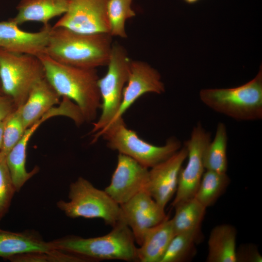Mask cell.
I'll use <instances>...</instances> for the list:
<instances>
[{
	"label": "cell",
	"instance_id": "cell-1",
	"mask_svg": "<svg viewBox=\"0 0 262 262\" xmlns=\"http://www.w3.org/2000/svg\"><path fill=\"white\" fill-rule=\"evenodd\" d=\"M38 58L43 65L45 78L59 96L73 101L85 121L94 120L101 107L96 68L64 64L46 54Z\"/></svg>",
	"mask_w": 262,
	"mask_h": 262
},
{
	"label": "cell",
	"instance_id": "cell-2",
	"mask_svg": "<svg viewBox=\"0 0 262 262\" xmlns=\"http://www.w3.org/2000/svg\"><path fill=\"white\" fill-rule=\"evenodd\" d=\"M112 37L107 33H82L52 27L45 54L64 64L96 68L107 65Z\"/></svg>",
	"mask_w": 262,
	"mask_h": 262
},
{
	"label": "cell",
	"instance_id": "cell-3",
	"mask_svg": "<svg viewBox=\"0 0 262 262\" xmlns=\"http://www.w3.org/2000/svg\"><path fill=\"white\" fill-rule=\"evenodd\" d=\"M56 249L86 260L137 261L135 240L130 228L121 223L106 235L84 238L68 236L51 241Z\"/></svg>",
	"mask_w": 262,
	"mask_h": 262
},
{
	"label": "cell",
	"instance_id": "cell-4",
	"mask_svg": "<svg viewBox=\"0 0 262 262\" xmlns=\"http://www.w3.org/2000/svg\"><path fill=\"white\" fill-rule=\"evenodd\" d=\"M202 102L212 110L237 121L262 118V68L252 80L229 88H209L199 92Z\"/></svg>",
	"mask_w": 262,
	"mask_h": 262
},
{
	"label": "cell",
	"instance_id": "cell-5",
	"mask_svg": "<svg viewBox=\"0 0 262 262\" xmlns=\"http://www.w3.org/2000/svg\"><path fill=\"white\" fill-rule=\"evenodd\" d=\"M101 136L107 141L109 148L130 157L147 168L166 160L181 147L180 141L174 137L168 139L162 146L145 141L127 127L122 117L96 132L92 142Z\"/></svg>",
	"mask_w": 262,
	"mask_h": 262
},
{
	"label": "cell",
	"instance_id": "cell-6",
	"mask_svg": "<svg viewBox=\"0 0 262 262\" xmlns=\"http://www.w3.org/2000/svg\"><path fill=\"white\" fill-rule=\"evenodd\" d=\"M68 199L56 204L68 217L100 218L112 228L124 223L120 205L104 190L98 189L82 177L70 184Z\"/></svg>",
	"mask_w": 262,
	"mask_h": 262
},
{
	"label": "cell",
	"instance_id": "cell-7",
	"mask_svg": "<svg viewBox=\"0 0 262 262\" xmlns=\"http://www.w3.org/2000/svg\"><path fill=\"white\" fill-rule=\"evenodd\" d=\"M44 78L45 69L38 57L0 48L2 92L13 99L17 108L24 104L34 85Z\"/></svg>",
	"mask_w": 262,
	"mask_h": 262
},
{
	"label": "cell",
	"instance_id": "cell-8",
	"mask_svg": "<svg viewBox=\"0 0 262 262\" xmlns=\"http://www.w3.org/2000/svg\"><path fill=\"white\" fill-rule=\"evenodd\" d=\"M131 61L122 46L113 43L107 72L98 80L101 113L98 119L93 123L91 133H95L107 127L117 114L128 79Z\"/></svg>",
	"mask_w": 262,
	"mask_h": 262
},
{
	"label": "cell",
	"instance_id": "cell-9",
	"mask_svg": "<svg viewBox=\"0 0 262 262\" xmlns=\"http://www.w3.org/2000/svg\"><path fill=\"white\" fill-rule=\"evenodd\" d=\"M211 140V134L198 122L184 144L188 152V161L179 173L177 188L171 204L173 207L194 197L205 170V151Z\"/></svg>",
	"mask_w": 262,
	"mask_h": 262
},
{
	"label": "cell",
	"instance_id": "cell-10",
	"mask_svg": "<svg viewBox=\"0 0 262 262\" xmlns=\"http://www.w3.org/2000/svg\"><path fill=\"white\" fill-rule=\"evenodd\" d=\"M67 9L54 28H65L82 33H107L108 0H67Z\"/></svg>",
	"mask_w": 262,
	"mask_h": 262
},
{
	"label": "cell",
	"instance_id": "cell-11",
	"mask_svg": "<svg viewBox=\"0 0 262 262\" xmlns=\"http://www.w3.org/2000/svg\"><path fill=\"white\" fill-rule=\"evenodd\" d=\"M148 172V168L130 157L119 153L110 183L104 191L121 205L140 191L147 190Z\"/></svg>",
	"mask_w": 262,
	"mask_h": 262
},
{
	"label": "cell",
	"instance_id": "cell-12",
	"mask_svg": "<svg viewBox=\"0 0 262 262\" xmlns=\"http://www.w3.org/2000/svg\"><path fill=\"white\" fill-rule=\"evenodd\" d=\"M120 206L124 222L131 229L135 243L139 246L146 231L167 217L164 209L146 190Z\"/></svg>",
	"mask_w": 262,
	"mask_h": 262
},
{
	"label": "cell",
	"instance_id": "cell-13",
	"mask_svg": "<svg viewBox=\"0 0 262 262\" xmlns=\"http://www.w3.org/2000/svg\"><path fill=\"white\" fill-rule=\"evenodd\" d=\"M188 152L183 146L169 158L150 168L147 191L164 208L177 190L179 175Z\"/></svg>",
	"mask_w": 262,
	"mask_h": 262
},
{
	"label": "cell",
	"instance_id": "cell-14",
	"mask_svg": "<svg viewBox=\"0 0 262 262\" xmlns=\"http://www.w3.org/2000/svg\"><path fill=\"white\" fill-rule=\"evenodd\" d=\"M164 91V85L161 81L160 74L156 69L144 61L131 60L121 104L111 123L122 117L126 111L142 95L148 93L161 94Z\"/></svg>",
	"mask_w": 262,
	"mask_h": 262
},
{
	"label": "cell",
	"instance_id": "cell-15",
	"mask_svg": "<svg viewBox=\"0 0 262 262\" xmlns=\"http://www.w3.org/2000/svg\"><path fill=\"white\" fill-rule=\"evenodd\" d=\"M51 29L49 24L39 32L31 33L21 30L11 18L0 21V48L38 57L45 54Z\"/></svg>",
	"mask_w": 262,
	"mask_h": 262
},
{
	"label": "cell",
	"instance_id": "cell-16",
	"mask_svg": "<svg viewBox=\"0 0 262 262\" xmlns=\"http://www.w3.org/2000/svg\"><path fill=\"white\" fill-rule=\"evenodd\" d=\"M60 97L46 78L37 82L24 104L19 107L25 128L33 125L55 105L60 103Z\"/></svg>",
	"mask_w": 262,
	"mask_h": 262
},
{
	"label": "cell",
	"instance_id": "cell-17",
	"mask_svg": "<svg viewBox=\"0 0 262 262\" xmlns=\"http://www.w3.org/2000/svg\"><path fill=\"white\" fill-rule=\"evenodd\" d=\"M175 233L171 219L167 217L148 229L141 244L136 249L137 261L160 262Z\"/></svg>",
	"mask_w": 262,
	"mask_h": 262
},
{
	"label": "cell",
	"instance_id": "cell-18",
	"mask_svg": "<svg viewBox=\"0 0 262 262\" xmlns=\"http://www.w3.org/2000/svg\"><path fill=\"white\" fill-rule=\"evenodd\" d=\"M54 249L51 241L46 242L35 234L0 229V257L4 259L24 253L49 252Z\"/></svg>",
	"mask_w": 262,
	"mask_h": 262
},
{
	"label": "cell",
	"instance_id": "cell-19",
	"mask_svg": "<svg viewBox=\"0 0 262 262\" xmlns=\"http://www.w3.org/2000/svg\"><path fill=\"white\" fill-rule=\"evenodd\" d=\"M16 8V15L11 19L18 25L28 21L39 22L47 25L51 19L66 12L67 1L21 0Z\"/></svg>",
	"mask_w": 262,
	"mask_h": 262
},
{
	"label": "cell",
	"instance_id": "cell-20",
	"mask_svg": "<svg viewBox=\"0 0 262 262\" xmlns=\"http://www.w3.org/2000/svg\"><path fill=\"white\" fill-rule=\"evenodd\" d=\"M237 231L229 224L215 226L211 230L208 241V262H236Z\"/></svg>",
	"mask_w": 262,
	"mask_h": 262
},
{
	"label": "cell",
	"instance_id": "cell-21",
	"mask_svg": "<svg viewBox=\"0 0 262 262\" xmlns=\"http://www.w3.org/2000/svg\"><path fill=\"white\" fill-rule=\"evenodd\" d=\"M39 128L34 123L27 128L22 136L6 157V163L16 192L20 190L25 183L39 171L38 167L27 171L26 168L27 148L31 138Z\"/></svg>",
	"mask_w": 262,
	"mask_h": 262
},
{
	"label": "cell",
	"instance_id": "cell-22",
	"mask_svg": "<svg viewBox=\"0 0 262 262\" xmlns=\"http://www.w3.org/2000/svg\"><path fill=\"white\" fill-rule=\"evenodd\" d=\"M175 213L171 219L175 235L186 232H201L200 227L206 208L194 197L174 207Z\"/></svg>",
	"mask_w": 262,
	"mask_h": 262
},
{
	"label": "cell",
	"instance_id": "cell-23",
	"mask_svg": "<svg viewBox=\"0 0 262 262\" xmlns=\"http://www.w3.org/2000/svg\"><path fill=\"white\" fill-rule=\"evenodd\" d=\"M228 140L226 126L223 122H219L214 139L211 141L205 151L204 165L206 170L226 173L228 169Z\"/></svg>",
	"mask_w": 262,
	"mask_h": 262
},
{
	"label": "cell",
	"instance_id": "cell-24",
	"mask_svg": "<svg viewBox=\"0 0 262 262\" xmlns=\"http://www.w3.org/2000/svg\"><path fill=\"white\" fill-rule=\"evenodd\" d=\"M229 182L230 179L226 173L206 170L194 197L207 208L214 204Z\"/></svg>",
	"mask_w": 262,
	"mask_h": 262
},
{
	"label": "cell",
	"instance_id": "cell-25",
	"mask_svg": "<svg viewBox=\"0 0 262 262\" xmlns=\"http://www.w3.org/2000/svg\"><path fill=\"white\" fill-rule=\"evenodd\" d=\"M200 238L201 232H186L176 234L160 262H182L190 260L196 253V244Z\"/></svg>",
	"mask_w": 262,
	"mask_h": 262
},
{
	"label": "cell",
	"instance_id": "cell-26",
	"mask_svg": "<svg viewBox=\"0 0 262 262\" xmlns=\"http://www.w3.org/2000/svg\"><path fill=\"white\" fill-rule=\"evenodd\" d=\"M132 0H108L107 15L110 34L113 36L126 38V21L135 16L131 8Z\"/></svg>",
	"mask_w": 262,
	"mask_h": 262
},
{
	"label": "cell",
	"instance_id": "cell-27",
	"mask_svg": "<svg viewBox=\"0 0 262 262\" xmlns=\"http://www.w3.org/2000/svg\"><path fill=\"white\" fill-rule=\"evenodd\" d=\"M26 129L18 107L6 119L0 154L6 157L21 139Z\"/></svg>",
	"mask_w": 262,
	"mask_h": 262
},
{
	"label": "cell",
	"instance_id": "cell-28",
	"mask_svg": "<svg viewBox=\"0 0 262 262\" xmlns=\"http://www.w3.org/2000/svg\"><path fill=\"white\" fill-rule=\"evenodd\" d=\"M16 192L6 163V156L0 154V220L9 211Z\"/></svg>",
	"mask_w": 262,
	"mask_h": 262
},
{
	"label": "cell",
	"instance_id": "cell-29",
	"mask_svg": "<svg viewBox=\"0 0 262 262\" xmlns=\"http://www.w3.org/2000/svg\"><path fill=\"white\" fill-rule=\"evenodd\" d=\"M7 259L13 262H56V249L49 252L24 253L12 256Z\"/></svg>",
	"mask_w": 262,
	"mask_h": 262
},
{
	"label": "cell",
	"instance_id": "cell-30",
	"mask_svg": "<svg viewBox=\"0 0 262 262\" xmlns=\"http://www.w3.org/2000/svg\"><path fill=\"white\" fill-rule=\"evenodd\" d=\"M237 262H262V256L252 246H244L236 250Z\"/></svg>",
	"mask_w": 262,
	"mask_h": 262
},
{
	"label": "cell",
	"instance_id": "cell-31",
	"mask_svg": "<svg viewBox=\"0 0 262 262\" xmlns=\"http://www.w3.org/2000/svg\"><path fill=\"white\" fill-rule=\"evenodd\" d=\"M17 108L10 97L0 94V121L5 119Z\"/></svg>",
	"mask_w": 262,
	"mask_h": 262
},
{
	"label": "cell",
	"instance_id": "cell-32",
	"mask_svg": "<svg viewBox=\"0 0 262 262\" xmlns=\"http://www.w3.org/2000/svg\"><path fill=\"white\" fill-rule=\"evenodd\" d=\"M6 119L0 121V149L2 147L3 142V133Z\"/></svg>",
	"mask_w": 262,
	"mask_h": 262
},
{
	"label": "cell",
	"instance_id": "cell-33",
	"mask_svg": "<svg viewBox=\"0 0 262 262\" xmlns=\"http://www.w3.org/2000/svg\"><path fill=\"white\" fill-rule=\"evenodd\" d=\"M185 2L189 4H193L197 2L199 0H183Z\"/></svg>",
	"mask_w": 262,
	"mask_h": 262
},
{
	"label": "cell",
	"instance_id": "cell-34",
	"mask_svg": "<svg viewBox=\"0 0 262 262\" xmlns=\"http://www.w3.org/2000/svg\"><path fill=\"white\" fill-rule=\"evenodd\" d=\"M0 94H3L2 92V88H1L0 81Z\"/></svg>",
	"mask_w": 262,
	"mask_h": 262
}]
</instances>
